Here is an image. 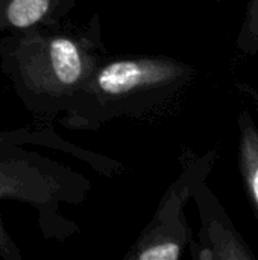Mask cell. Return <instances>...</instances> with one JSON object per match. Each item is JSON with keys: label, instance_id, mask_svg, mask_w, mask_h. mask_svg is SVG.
Wrapping results in <instances>:
<instances>
[{"label": "cell", "instance_id": "cell-4", "mask_svg": "<svg viewBox=\"0 0 258 260\" xmlns=\"http://www.w3.org/2000/svg\"><path fill=\"white\" fill-rule=\"evenodd\" d=\"M193 197L202 219L201 241L193 248V257L199 260L255 259V254L236 230L228 213L207 187L205 181H201L195 187Z\"/></svg>", "mask_w": 258, "mask_h": 260}, {"label": "cell", "instance_id": "cell-5", "mask_svg": "<svg viewBox=\"0 0 258 260\" xmlns=\"http://www.w3.org/2000/svg\"><path fill=\"white\" fill-rule=\"evenodd\" d=\"M239 149L237 161L243 189L258 222V126L249 111L243 110L237 117Z\"/></svg>", "mask_w": 258, "mask_h": 260}, {"label": "cell", "instance_id": "cell-1", "mask_svg": "<svg viewBox=\"0 0 258 260\" xmlns=\"http://www.w3.org/2000/svg\"><path fill=\"white\" fill-rule=\"evenodd\" d=\"M193 69L170 58H125L111 61L88 76L90 93L106 105L125 108L135 102H155L179 90Z\"/></svg>", "mask_w": 258, "mask_h": 260}, {"label": "cell", "instance_id": "cell-8", "mask_svg": "<svg viewBox=\"0 0 258 260\" xmlns=\"http://www.w3.org/2000/svg\"><path fill=\"white\" fill-rule=\"evenodd\" d=\"M239 88L243 91V93H246V94H249V98H252L254 99V104H255V107H257L258 110V94L257 91L254 90V88H251L249 85H245V84H240L239 85Z\"/></svg>", "mask_w": 258, "mask_h": 260}, {"label": "cell", "instance_id": "cell-3", "mask_svg": "<svg viewBox=\"0 0 258 260\" xmlns=\"http://www.w3.org/2000/svg\"><path fill=\"white\" fill-rule=\"evenodd\" d=\"M62 168L24 152H0V198H20L41 204L62 189ZM0 256L17 259L18 253L0 222Z\"/></svg>", "mask_w": 258, "mask_h": 260}, {"label": "cell", "instance_id": "cell-9", "mask_svg": "<svg viewBox=\"0 0 258 260\" xmlns=\"http://www.w3.org/2000/svg\"><path fill=\"white\" fill-rule=\"evenodd\" d=\"M3 2H5V0H0V3H2V5H3Z\"/></svg>", "mask_w": 258, "mask_h": 260}, {"label": "cell", "instance_id": "cell-2", "mask_svg": "<svg viewBox=\"0 0 258 260\" xmlns=\"http://www.w3.org/2000/svg\"><path fill=\"white\" fill-rule=\"evenodd\" d=\"M18 56V75L27 90L40 98L59 101L82 90L93 72L85 46L67 35L26 40Z\"/></svg>", "mask_w": 258, "mask_h": 260}, {"label": "cell", "instance_id": "cell-7", "mask_svg": "<svg viewBox=\"0 0 258 260\" xmlns=\"http://www.w3.org/2000/svg\"><path fill=\"white\" fill-rule=\"evenodd\" d=\"M236 47L245 55H258V0H248L245 18L236 38Z\"/></svg>", "mask_w": 258, "mask_h": 260}, {"label": "cell", "instance_id": "cell-6", "mask_svg": "<svg viewBox=\"0 0 258 260\" xmlns=\"http://www.w3.org/2000/svg\"><path fill=\"white\" fill-rule=\"evenodd\" d=\"M3 18L12 29H30L44 20L52 8V0H5Z\"/></svg>", "mask_w": 258, "mask_h": 260}, {"label": "cell", "instance_id": "cell-10", "mask_svg": "<svg viewBox=\"0 0 258 260\" xmlns=\"http://www.w3.org/2000/svg\"><path fill=\"white\" fill-rule=\"evenodd\" d=\"M219 2H222V0H219Z\"/></svg>", "mask_w": 258, "mask_h": 260}]
</instances>
